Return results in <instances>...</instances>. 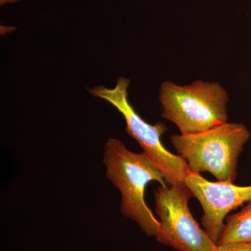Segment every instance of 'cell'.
Returning a JSON list of instances; mask_svg holds the SVG:
<instances>
[{
    "label": "cell",
    "mask_w": 251,
    "mask_h": 251,
    "mask_svg": "<svg viewBox=\"0 0 251 251\" xmlns=\"http://www.w3.org/2000/svg\"><path fill=\"white\" fill-rule=\"evenodd\" d=\"M103 163L107 177L121 193L122 214L145 235L156 237L160 222L146 204L145 192L151 181L167 186L161 172L145 153L130 151L116 138H109L104 145Z\"/></svg>",
    "instance_id": "6da1fadb"
},
{
    "label": "cell",
    "mask_w": 251,
    "mask_h": 251,
    "mask_svg": "<svg viewBox=\"0 0 251 251\" xmlns=\"http://www.w3.org/2000/svg\"><path fill=\"white\" fill-rule=\"evenodd\" d=\"M250 136L242 124L227 122L195 134H173L171 141L190 171L208 172L218 181L233 183L239 156Z\"/></svg>",
    "instance_id": "7a4b0ae2"
},
{
    "label": "cell",
    "mask_w": 251,
    "mask_h": 251,
    "mask_svg": "<svg viewBox=\"0 0 251 251\" xmlns=\"http://www.w3.org/2000/svg\"><path fill=\"white\" fill-rule=\"evenodd\" d=\"M161 116L181 135L195 134L228 121L227 92L218 82L196 80L181 86L167 81L160 89Z\"/></svg>",
    "instance_id": "3957f363"
},
{
    "label": "cell",
    "mask_w": 251,
    "mask_h": 251,
    "mask_svg": "<svg viewBox=\"0 0 251 251\" xmlns=\"http://www.w3.org/2000/svg\"><path fill=\"white\" fill-rule=\"evenodd\" d=\"M129 85V79L120 77L114 88L97 86L89 89V92L94 97L106 100L122 114L126 122V131L136 140L143 152L161 172L167 185L185 184L190 171L187 163L179 155L166 150L162 143V135L168 130L166 125L163 122L150 125L137 113L128 101Z\"/></svg>",
    "instance_id": "277c9868"
},
{
    "label": "cell",
    "mask_w": 251,
    "mask_h": 251,
    "mask_svg": "<svg viewBox=\"0 0 251 251\" xmlns=\"http://www.w3.org/2000/svg\"><path fill=\"white\" fill-rule=\"evenodd\" d=\"M193 196L186 184L160 186L154 191L160 227L157 242L177 251H216L217 244L193 217L188 202Z\"/></svg>",
    "instance_id": "5b68a950"
},
{
    "label": "cell",
    "mask_w": 251,
    "mask_h": 251,
    "mask_svg": "<svg viewBox=\"0 0 251 251\" xmlns=\"http://www.w3.org/2000/svg\"><path fill=\"white\" fill-rule=\"evenodd\" d=\"M184 183L202 206L203 228L217 244L229 213L251 201V185L239 186L229 181L212 182L191 171Z\"/></svg>",
    "instance_id": "8992f818"
},
{
    "label": "cell",
    "mask_w": 251,
    "mask_h": 251,
    "mask_svg": "<svg viewBox=\"0 0 251 251\" xmlns=\"http://www.w3.org/2000/svg\"><path fill=\"white\" fill-rule=\"evenodd\" d=\"M251 243V201L225 221L224 232L217 244L226 243Z\"/></svg>",
    "instance_id": "52a82bcc"
},
{
    "label": "cell",
    "mask_w": 251,
    "mask_h": 251,
    "mask_svg": "<svg viewBox=\"0 0 251 251\" xmlns=\"http://www.w3.org/2000/svg\"><path fill=\"white\" fill-rule=\"evenodd\" d=\"M216 251H251V243L232 242L217 244Z\"/></svg>",
    "instance_id": "ba28073f"
},
{
    "label": "cell",
    "mask_w": 251,
    "mask_h": 251,
    "mask_svg": "<svg viewBox=\"0 0 251 251\" xmlns=\"http://www.w3.org/2000/svg\"><path fill=\"white\" fill-rule=\"evenodd\" d=\"M19 1H21V0H0V5L3 6L6 4H14Z\"/></svg>",
    "instance_id": "9c48e42d"
}]
</instances>
